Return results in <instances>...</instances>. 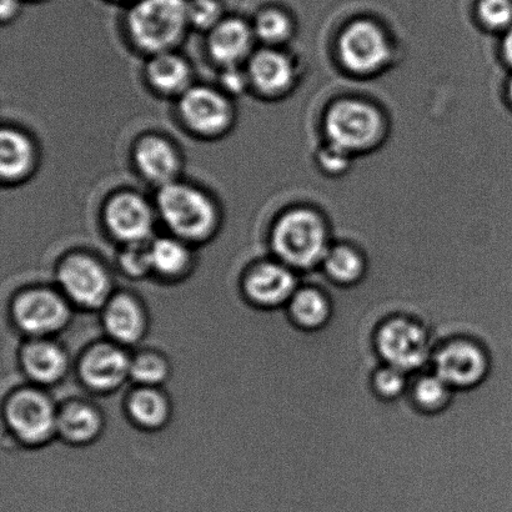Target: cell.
<instances>
[{
	"label": "cell",
	"mask_w": 512,
	"mask_h": 512,
	"mask_svg": "<svg viewBox=\"0 0 512 512\" xmlns=\"http://www.w3.org/2000/svg\"><path fill=\"white\" fill-rule=\"evenodd\" d=\"M276 260L303 275L319 269L331 248L328 229L313 210L291 209L276 220L270 233Z\"/></svg>",
	"instance_id": "cell-1"
},
{
	"label": "cell",
	"mask_w": 512,
	"mask_h": 512,
	"mask_svg": "<svg viewBox=\"0 0 512 512\" xmlns=\"http://www.w3.org/2000/svg\"><path fill=\"white\" fill-rule=\"evenodd\" d=\"M155 209L174 237L185 243L204 242L219 227L217 203L204 190L180 180L159 188Z\"/></svg>",
	"instance_id": "cell-2"
},
{
	"label": "cell",
	"mask_w": 512,
	"mask_h": 512,
	"mask_svg": "<svg viewBox=\"0 0 512 512\" xmlns=\"http://www.w3.org/2000/svg\"><path fill=\"white\" fill-rule=\"evenodd\" d=\"M130 42L149 55L179 47L190 29L188 0H137L125 18Z\"/></svg>",
	"instance_id": "cell-3"
},
{
	"label": "cell",
	"mask_w": 512,
	"mask_h": 512,
	"mask_svg": "<svg viewBox=\"0 0 512 512\" xmlns=\"http://www.w3.org/2000/svg\"><path fill=\"white\" fill-rule=\"evenodd\" d=\"M375 348L383 364L413 375L430 369L435 343L423 323L410 316L398 315L379 326Z\"/></svg>",
	"instance_id": "cell-4"
},
{
	"label": "cell",
	"mask_w": 512,
	"mask_h": 512,
	"mask_svg": "<svg viewBox=\"0 0 512 512\" xmlns=\"http://www.w3.org/2000/svg\"><path fill=\"white\" fill-rule=\"evenodd\" d=\"M324 129L329 143L351 154L374 147L383 133L384 122L373 105L343 99L326 113Z\"/></svg>",
	"instance_id": "cell-5"
},
{
	"label": "cell",
	"mask_w": 512,
	"mask_h": 512,
	"mask_svg": "<svg viewBox=\"0 0 512 512\" xmlns=\"http://www.w3.org/2000/svg\"><path fill=\"white\" fill-rule=\"evenodd\" d=\"M430 369L454 390H471L488 378L491 360L478 340L454 338L435 349Z\"/></svg>",
	"instance_id": "cell-6"
},
{
	"label": "cell",
	"mask_w": 512,
	"mask_h": 512,
	"mask_svg": "<svg viewBox=\"0 0 512 512\" xmlns=\"http://www.w3.org/2000/svg\"><path fill=\"white\" fill-rule=\"evenodd\" d=\"M178 100L180 120L199 137L218 138L232 129L235 108L222 89L193 85Z\"/></svg>",
	"instance_id": "cell-7"
},
{
	"label": "cell",
	"mask_w": 512,
	"mask_h": 512,
	"mask_svg": "<svg viewBox=\"0 0 512 512\" xmlns=\"http://www.w3.org/2000/svg\"><path fill=\"white\" fill-rule=\"evenodd\" d=\"M338 49L344 67L360 75L378 72L388 64L391 55L384 30L366 19L356 20L344 29Z\"/></svg>",
	"instance_id": "cell-8"
},
{
	"label": "cell",
	"mask_w": 512,
	"mask_h": 512,
	"mask_svg": "<svg viewBox=\"0 0 512 512\" xmlns=\"http://www.w3.org/2000/svg\"><path fill=\"white\" fill-rule=\"evenodd\" d=\"M157 209L134 192H119L107 200L103 220L109 233L124 244L148 243L152 239Z\"/></svg>",
	"instance_id": "cell-9"
},
{
	"label": "cell",
	"mask_w": 512,
	"mask_h": 512,
	"mask_svg": "<svg viewBox=\"0 0 512 512\" xmlns=\"http://www.w3.org/2000/svg\"><path fill=\"white\" fill-rule=\"evenodd\" d=\"M301 286L300 274L279 260L256 264L245 279V291L259 308H285Z\"/></svg>",
	"instance_id": "cell-10"
},
{
	"label": "cell",
	"mask_w": 512,
	"mask_h": 512,
	"mask_svg": "<svg viewBox=\"0 0 512 512\" xmlns=\"http://www.w3.org/2000/svg\"><path fill=\"white\" fill-rule=\"evenodd\" d=\"M59 281L67 294L84 306H98L107 299L110 281L99 261L85 254H73L59 266Z\"/></svg>",
	"instance_id": "cell-11"
},
{
	"label": "cell",
	"mask_w": 512,
	"mask_h": 512,
	"mask_svg": "<svg viewBox=\"0 0 512 512\" xmlns=\"http://www.w3.org/2000/svg\"><path fill=\"white\" fill-rule=\"evenodd\" d=\"M7 418L14 433L28 443H40L49 438L58 424L50 401L33 390H23L13 396Z\"/></svg>",
	"instance_id": "cell-12"
},
{
	"label": "cell",
	"mask_w": 512,
	"mask_h": 512,
	"mask_svg": "<svg viewBox=\"0 0 512 512\" xmlns=\"http://www.w3.org/2000/svg\"><path fill=\"white\" fill-rule=\"evenodd\" d=\"M133 159L140 175L158 188L177 182L182 173L179 150L162 135L148 134L140 138L135 143Z\"/></svg>",
	"instance_id": "cell-13"
},
{
	"label": "cell",
	"mask_w": 512,
	"mask_h": 512,
	"mask_svg": "<svg viewBox=\"0 0 512 512\" xmlns=\"http://www.w3.org/2000/svg\"><path fill=\"white\" fill-rule=\"evenodd\" d=\"M255 40L252 23L225 17L208 33V54L219 68L244 65L254 53Z\"/></svg>",
	"instance_id": "cell-14"
},
{
	"label": "cell",
	"mask_w": 512,
	"mask_h": 512,
	"mask_svg": "<svg viewBox=\"0 0 512 512\" xmlns=\"http://www.w3.org/2000/svg\"><path fill=\"white\" fill-rule=\"evenodd\" d=\"M15 320L30 334L54 333L68 320V308L57 294L32 290L19 296L14 305Z\"/></svg>",
	"instance_id": "cell-15"
},
{
	"label": "cell",
	"mask_w": 512,
	"mask_h": 512,
	"mask_svg": "<svg viewBox=\"0 0 512 512\" xmlns=\"http://www.w3.org/2000/svg\"><path fill=\"white\" fill-rule=\"evenodd\" d=\"M250 88L264 97H279L288 92L295 79V69L288 55L275 48L254 52L248 60Z\"/></svg>",
	"instance_id": "cell-16"
},
{
	"label": "cell",
	"mask_w": 512,
	"mask_h": 512,
	"mask_svg": "<svg viewBox=\"0 0 512 512\" xmlns=\"http://www.w3.org/2000/svg\"><path fill=\"white\" fill-rule=\"evenodd\" d=\"M144 74L150 88L164 97H182L194 85L192 65L175 50L150 55Z\"/></svg>",
	"instance_id": "cell-17"
},
{
	"label": "cell",
	"mask_w": 512,
	"mask_h": 512,
	"mask_svg": "<svg viewBox=\"0 0 512 512\" xmlns=\"http://www.w3.org/2000/svg\"><path fill=\"white\" fill-rule=\"evenodd\" d=\"M38 163V150L23 130L3 128L0 134V175L3 183L17 184L33 174Z\"/></svg>",
	"instance_id": "cell-18"
},
{
	"label": "cell",
	"mask_w": 512,
	"mask_h": 512,
	"mask_svg": "<svg viewBox=\"0 0 512 512\" xmlns=\"http://www.w3.org/2000/svg\"><path fill=\"white\" fill-rule=\"evenodd\" d=\"M130 361L122 350L100 345L89 351L83 359V380L95 390H112L130 374Z\"/></svg>",
	"instance_id": "cell-19"
},
{
	"label": "cell",
	"mask_w": 512,
	"mask_h": 512,
	"mask_svg": "<svg viewBox=\"0 0 512 512\" xmlns=\"http://www.w3.org/2000/svg\"><path fill=\"white\" fill-rule=\"evenodd\" d=\"M286 310L299 328L318 331L324 329L333 318V301L318 286L301 284L286 305Z\"/></svg>",
	"instance_id": "cell-20"
},
{
	"label": "cell",
	"mask_w": 512,
	"mask_h": 512,
	"mask_svg": "<svg viewBox=\"0 0 512 512\" xmlns=\"http://www.w3.org/2000/svg\"><path fill=\"white\" fill-rule=\"evenodd\" d=\"M320 269L334 284L354 286L365 278L368 263L363 252L354 245L339 243L331 245Z\"/></svg>",
	"instance_id": "cell-21"
},
{
	"label": "cell",
	"mask_w": 512,
	"mask_h": 512,
	"mask_svg": "<svg viewBox=\"0 0 512 512\" xmlns=\"http://www.w3.org/2000/svg\"><path fill=\"white\" fill-rule=\"evenodd\" d=\"M455 395L456 390L431 369L411 375L410 400L423 413H443L453 403Z\"/></svg>",
	"instance_id": "cell-22"
},
{
	"label": "cell",
	"mask_w": 512,
	"mask_h": 512,
	"mask_svg": "<svg viewBox=\"0 0 512 512\" xmlns=\"http://www.w3.org/2000/svg\"><path fill=\"white\" fill-rule=\"evenodd\" d=\"M105 326L109 334L122 343H137L145 328L143 311L129 296H118L110 301L105 313Z\"/></svg>",
	"instance_id": "cell-23"
},
{
	"label": "cell",
	"mask_w": 512,
	"mask_h": 512,
	"mask_svg": "<svg viewBox=\"0 0 512 512\" xmlns=\"http://www.w3.org/2000/svg\"><path fill=\"white\" fill-rule=\"evenodd\" d=\"M23 364L30 378L50 384L62 378L67 369V358L57 346L35 343L24 350Z\"/></svg>",
	"instance_id": "cell-24"
},
{
	"label": "cell",
	"mask_w": 512,
	"mask_h": 512,
	"mask_svg": "<svg viewBox=\"0 0 512 512\" xmlns=\"http://www.w3.org/2000/svg\"><path fill=\"white\" fill-rule=\"evenodd\" d=\"M62 434L70 441L83 443L99 433L100 418L97 411L87 405L73 404L60 414L58 424Z\"/></svg>",
	"instance_id": "cell-25"
},
{
	"label": "cell",
	"mask_w": 512,
	"mask_h": 512,
	"mask_svg": "<svg viewBox=\"0 0 512 512\" xmlns=\"http://www.w3.org/2000/svg\"><path fill=\"white\" fill-rule=\"evenodd\" d=\"M152 268L164 275H177L190 260L187 244L179 238H158L149 242Z\"/></svg>",
	"instance_id": "cell-26"
},
{
	"label": "cell",
	"mask_w": 512,
	"mask_h": 512,
	"mask_svg": "<svg viewBox=\"0 0 512 512\" xmlns=\"http://www.w3.org/2000/svg\"><path fill=\"white\" fill-rule=\"evenodd\" d=\"M252 27L255 39L270 48L285 43L293 34V23L289 15L278 8L260 10Z\"/></svg>",
	"instance_id": "cell-27"
},
{
	"label": "cell",
	"mask_w": 512,
	"mask_h": 512,
	"mask_svg": "<svg viewBox=\"0 0 512 512\" xmlns=\"http://www.w3.org/2000/svg\"><path fill=\"white\" fill-rule=\"evenodd\" d=\"M129 409L134 420L148 428L163 424L168 416L167 401L152 389L137 391L130 399Z\"/></svg>",
	"instance_id": "cell-28"
},
{
	"label": "cell",
	"mask_w": 512,
	"mask_h": 512,
	"mask_svg": "<svg viewBox=\"0 0 512 512\" xmlns=\"http://www.w3.org/2000/svg\"><path fill=\"white\" fill-rule=\"evenodd\" d=\"M411 375L388 364H381L371 376V388L384 401L403 399L409 393Z\"/></svg>",
	"instance_id": "cell-29"
},
{
	"label": "cell",
	"mask_w": 512,
	"mask_h": 512,
	"mask_svg": "<svg viewBox=\"0 0 512 512\" xmlns=\"http://www.w3.org/2000/svg\"><path fill=\"white\" fill-rule=\"evenodd\" d=\"M224 18L223 5L219 0H188L190 28L208 34Z\"/></svg>",
	"instance_id": "cell-30"
},
{
	"label": "cell",
	"mask_w": 512,
	"mask_h": 512,
	"mask_svg": "<svg viewBox=\"0 0 512 512\" xmlns=\"http://www.w3.org/2000/svg\"><path fill=\"white\" fill-rule=\"evenodd\" d=\"M478 15L490 30L508 28L512 23V0H480Z\"/></svg>",
	"instance_id": "cell-31"
},
{
	"label": "cell",
	"mask_w": 512,
	"mask_h": 512,
	"mask_svg": "<svg viewBox=\"0 0 512 512\" xmlns=\"http://www.w3.org/2000/svg\"><path fill=\"white\" fill-rule=\"evenodd\" d=\"M168 368L159 356L145 354L138 356L130 364V375L139 383L154 385L162 383L167 378Z\"/></svg>",
	"instance_id": "cell-32"
},
{
	"label": "cell",
	"mask_w": 512,
	"mask_h": 512,
	"mask_svg": "<svg viewBox=\"0 0 512 512\" xmlns=\"http://www.w3.org/2000/svg\"><path fill=\"white\" fill-rule=\"evenodd\" d=\"M122 268L130 275H143L152 268L150 260L149 242L139 244H128L120 256Z\"/></svg>",
	"instance_id": "cell-33"
},
{
	"label": "cell",
	"mask_w": 512,
	"mask_h": 512,
	"mask_svg": "<svg viewBox=\"0 0 512 512\" xmlns=\"http://www.w3.org/2000/svg\"><path fill=\"white\" fill-rule=\"evenodd\" d=\"M219 88L229 97L247 92L250 88L247 67L234 65V67L220 68Z\"/></svg>",
	"instance_id": "cell-34"
},
{
	"label": "cell",
	"mask_w": 512,
	"mask_h": 512,
	"mask_svg": "<svg viewBox=\"0 0 512 512\" xmlns=\"http://www.w3.org/2000/svg\"><path fill=\"white\" fill-rule=\"evenodd\" d=\"M320 168L330 174H340L350 167V153L328 143L319 152Z\"/></svg>",
	"instance_id": "cell-35"
},
{
	"label": "cell",
	"mask_w": 512,
	"mask_h": 512,
	"mask_svg": "<svg viewBox=\"0 0 512 512\" xmlns=\"http://www.w3.org/2000/svg\"><path fill=\"white\" fill-rule=\"evenodd\" d=\"M20 8H22V5H20L19 0H2V4H0L2 22H12V20L19 14Z\"/></svg>",
	"instance_id": "cell-36"
},
{
	"label": "cell",
	"mask_w": 512,
	"mask_h": 512,
	"mask_svg": "<svg viewBox=\"0 0 512 512\" xmlns=\"http://www.w3.org/2000/svg\"><path fill=\"white\" fill-rule=\"evenodd\" d=\"M503 49L505 59L512 65V28L509 30L508 34H506Z\"/></svg>",
	"instance_id": "cell-37"
},
{
	"label": "cell",
	"mask_w": 512,
	"mask_h": 512,
	"mask_svg": "<svg viewBox=\"0 0 512 512\" xmlns=\"http://www.w3.org/2000/svg\"><path fill=\"white\" fill-rule=\"evenodd\" d=\"M509 99H510V102L512 103V79L510 80V83H509Z\"/></svg>",
	"instance_id": "cell-38"
},
{
	"label": "cell",
	"mask_w": 512,
	"mask_h": 512,
	"mask_svg": "<svg viewBox=\"0 0 512 512\" xmlns=\"http://www.w3.org/2000/svg\"><path fill=\"white\" fill-rule=\"evenodd\" d=\"M119 2H129V0H119ZM134 2H137V0H134Z\"/></svg>",
	"instance_id": "cell-39"
}]
</instances>
